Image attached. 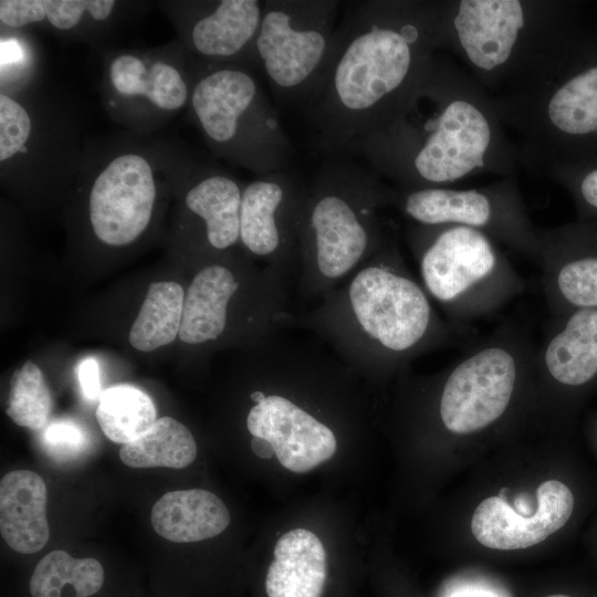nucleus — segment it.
Listing matches in <instances>:
<instances>
[{"instance_id": "obj_26", "label": "nucleus", "mask_w": 597, "mask_h": 597, "mask_svg": "<svg viewBox=\"0 0 597 597\" xmlns=\"http://www.w3.org/2000/svg\"><path fill=\"white\" fill-rule=\"evenodd\" d=\"M155 532L170 542H199L222 533L230 523L224 503L212 492L191 489L165 493L150 514Z\"/></svg>"}, {"instance_id": "obj_2", "label": "nucleus", "mask_w": 597, "mask_h": 597, "mask_svg": "<svg viewBox=\"0 0 597 597\" xmlns=\"http://www.w3.org/2000/svg\"><path fill=\"white\" fill-rule=\"evenodd\" d=\"M440 3L368 0L345 14L325 78L307 105L320 148L348 149L406 101L438 52Z\"/></svg>"}, {"instance_id": "obj_33", "label": "nucleus", "mask_w": 597, "mask_h": 597, "mask_svg": "<svg viewBox=\"0 0 597 597\" xmlns=\"http://www.w3.org/2000/svg\"><path fill=\"white\" fill-rule=\"evenodd\" d=\"M546 178L570 196L577 220H597V165L556 169Z\"/></svg>"}, {"instance_id": "obj_5", "label": "nucleus", "mask_w": 597, "mask_h": 597, "mask_svg": "<svg viewBox=\"0 0 597 597\" xmlns=\"http://www.w3.org/2000/svg\"><path fill=\"white\" fill-rule=\"evenodd\" d=\"M396 188L371 168L331 161L303 185L300 214L297 292L322 298L389 240L379 211L394 207Z\"/></svg>"}, {"instance_id": "obj_13", "label": "nucleus", "mask_w": 597, "mask_h": 597, "mask_svg": "<svg viewBox=\"0 0 597 597\" xmlns=\"http://www.w3.org/2000/svg\"><path fill=\"white\" fill-rule=\"evenodd\" d=\"M190 86V56L177 39L102 53L103 107L112 122L138 137L156 136L187 109Z\"/></svg>"}, {"instance_id": "obj_21", "label": "nucleus", "mask_w": 597, "mask_h": 597, "mask_svg": "<svg viewBox=\"0 0 597 597\" xmlns=\"http://www.w3.org/2000/svg\"><path fill=\"white\" fill-rule=\"evenodd\" d=\"M535 262L551 316L597 310V220L537 229Z\"/></svg>"}, {"instance_id": "obj_23", "label": "nucleus", "mask_w": 597, "mask_h": 597, "mask_svg": "<svg viewBox=\"0 0 597 597\" xmlns=\"http://www.w3.org/2000/svg\"><path fill=\"white\" fill-rule=\"evenodd\" d=\"M535 375L573 406L597 387V310L551 316Z\"/></svg>"}, {"instance_id": "obj_4", "label": "nucleus", "mask_w": 597, "mask_h": 597, "mask_svg": "<svg viewBox=\"0 0 597 597\" xmlns=\"http://www.w3.org/2000/svg\"><path fill=\"white\" fill-rule=\"evenodd\" d=\"M574 0H441L437 46L491 96L532 88L565 60L585 22Z\"/></svg>"}, {"instance_id": "obj_29", "label": "nucleus", "mask_w": 597, "mask_h": 597, "mask_svg": "<svg viewBox=\"0 0 597 597\" xmlns=\"http://www.w3.org/2000/svg\"><path fill=\"white\" fill-rule=\"evenodd\" d=\"M197 443L191 431L171 417H161L132 442L123 444L119 458L130 468L182 469L193 462Z\"/></svg>"}, {"instance_id": "obj_16", "label": "nucleus", "mask_w": 597, "mask_h": 597, "mask_svg": "<svg viewBox=\"0 0 597 597\" xmlns=\"http://www.w3.org/2000/svg\"><path fill=\"white\" fill-rule=\"evenodd\" d=\"M274 335L254 343L253 362L268 387L260 385L249 392L245 427L252 438L273 447L284 468L305 473L335 454L337 438L326 421L282 391L271 344Z\"/></svg>"}, {"instance_id": "obj_27", "label": "nucleus", "mask_w": 597, "mask_h": 597, "mask_svg": "<svg viewBox=\"0 0 597 597\" xmlns=\"http://www.w3.org/2000/svg\"><path fill=\"white\" fill-rule=\"evenodd\" d=\"M107 583L104 565L94 557H73L54 549L30 573L29 597H98Z\"/></svg>"}, {"instance_id": "obj_36", "label": "nucleus", "mask_w": 597, "mask_h": 597, "mask_svg": "<svg viewBox=\"0 0 597 597\" xmlns=\"http://www.w3.org/2000/svg\"><path fill=\"white\" fill-rule=\"evenodd\" d=\"M449 597H500L492 590L479 587H465L453 591Z\"/></svg>"}, {"instance_id": "obj_14", "label": "nucleus", "mask_w": 597, "mask_h": 597, "mask_svg": "<svg viewBox=\"0 0 597 597\" xmlns=\"http://www.w3.org/2000/svg\"><path fill=\"white\" fill-rule=\"evenodd\" d=\"M339 1L268 0L256 38L260 70L284 102L315 97L335 44Z\"/></svg>"}, {"instance_id": "obj_28", "label": "nucleus", "mask_w": 597, "mask_h": 597, "mask_svg": "<svg viewBox=\"0 0 597 597\" xmlns=\"http://www.w3.org/2000/svg\"><path fill=\"white\" fill-rule=\"evenodd\" d=\"M186 292L172 281L153 282L130 327L128 342L137 350L151 352L179 336Z\"/></svg>"}, {"instance_id": "obj_12", "label": "nucleus", "mask_w": 597, "mask_h": 597, "mask_svg": "<svg viewBox=\"0 0 597 597\" xmlns=\"http://www.w3.org/2000/svg\"><path fill=\"white\" fill-rule=\"evenodd\" d=\"M289 291L268 268L227 260L198 269L184 300L179 338L190 346L218 343L233 328L252 342L275 333L289 311Z\"/></svg>"}, {"instance_id": "obj_20", "label": "nucleus", "mask_w": 597, "mask_h": 597, "mask_svg": "<svg viewBox=\"0 0 597 597\" xmlns=\"http://www.w3.org/2000/svg\"><path fill=\"white\" fill-rule=\"evenodd\" d=\"M174 192L196 222V235L209 251L222 253L239 243L242 184L229 171L196 159L170 138Z\"/></svg>"}, {"instance_id": "obj_9", "label": "nucleus", "mask_w": 597, "mask_h": 597, "mask_svg": "<svg viewBox=\"0 0 597 597\" xmlns=\"http://www.w3.org/2000/svg\"><path fill=\"white\" fill-rule=\"evenodd\" d=\"M190 76L186 111L213 156L258 177L286 170L291 142L252 70L190 56Z\"/></svg>"}, {"instance_id": "obj_22", "label": "nucleus", "mask_w": 597, "mask_h": 597, "mask_svg": "<svg viewBox=\"0 0 597 597\" xmlns=\"http://www.w3.org/2000/svg\"><path fill=\"white\" fill-rule=\"evenodd\" d=\"M576 496L559 480H548L536 490V509L528 515L516 512L500 496H490L475 509L471 532L485 547L501 551L534 546L563 528L573 517Z\"/></svg>"}, {"instance_id": "obj_11", "label": "nucleus", "mask_w": 597, "mask_h": 597, "mask_svg": "<svg viewBox=\"0 0 597 597\" xmlns=\"http://www.w3.org/2000/svg\"><path fill=\"white\" fill-rule=\"evenodd\" d=\"M535 352L528 337L511 326L468 348L433 379L443 429L470 436L504 418L524 381L535 376Z\"/></svg>"}, {"instance_id": "obj_25", "label": "nucleus", "mask_w": 597, "mask_h": 597, "mask_svg": "<svg viewBox=\"0 0 597 597\" xmlns=\"http://www.w3.org/2000/svg\"><path fill=\"white\" fill-rule=\"evenodd\" d=\"M265 590L268 597H321L326 579V552L304 528L283 534L274 546Z\"/></svg>"}, {"instance_id": "obj_19", "label": "nucleus", "mask_w": 597, "mask_h": 597, "mask_svg": "<svg viewBox=\"0 0 597 597\" xmlns=\"http://www.w3.org/2000/svg\"><path fill=\"white\" fill-rule=\"evenodd\" d=\"M302 182L287 170L244 185L239 243L252 256L286 274L297 262Z\"/></svg>"}, {"instance_id": "obj_17", "label": "nucleus", "mask_w": 597, "mask_h": 597, "mask_svg": "<svg viewBox=\"0 0 597 597\" xmlns=\"http://www.w3.org/2000/svg\"><path fill=\"white\" fill-rule=\"evenodd\" d=\"M155 4L192 59L260 70L255 43L264 1L165 0Z\"/></svg>"}, {"instance_id": "obj_32", "label": "nucleus", "mask_w": 597, "mask_h": 597, "mask_svg": "<svg viewBox=\"0 0 597 597\" xmlns=\"http://www.w3.org/2000/svg\"><path fill=\"white\" fill-rule=\"evenodd\" d=\"M0 90L23 86L43 73L40 50L28 29L0 25Z\"/></svg>"}, {"instance_id": "obj_6", "label": "nucleus", "mask_w": 597, "mask_h": 597, "mask_svg": "<svg viewBox=\"0 0 597 597\" xmlns=\"http://www.w3.org/2000/svg\"><path fill=\"white\" fill-rule=\"evenodd\" d=\"M492 98L520 168L547 177L561 168L597 165V24H585L544 82Z\"/></svg>"}, {"instance_id": "obj_7", "label": "nucleus", "mask_w": 597, "mask_h": 597, "mask_svg": "<svg viewBox=\"0 0 597 597\" xmlns=\"http://www.w3.org/2000/svg\"><path fill=\"white\" fill-rule=\"evenodd\" d=\"M72 191L96 241L115 249L135 243L153 224L161 196L174 191L170 138L123 129L86 136Z\"/></svg>"}, {"instance_id": "obj_30", "label": "nucleus", "mask_w": 597, "mask_h": 597, "mask_svg": "<svg viewBox=\"0 0 597 597\" xmlns=\"http://www.w3.org/2000/svg\"><path fill=\"white\" fill-rule=\"evenodd\" d=\"M95 416L111 441L126 444L151 428L157 420V410L143 390L117 385L103 391Z\"/></svg>"}, {"instance_id": "obj_37", "label": "nucleus", "mask_w": 597, "mask_h": 597, "mask_svg": "<svg viewBox=\"0 0 597 597\" xmlns=\"http://www.w3.org/2000/svg\"><path fill=\"white\" fill-rule=\"evenodd\" d=\"M251 448L258 457L263 459H270L275 455L273 447L268 441L260 438L253 437L251 439Z\"/></svg>"}, {"instance_id": "obj_8", "label": "nucleus", "mask_w": 597, "mask_h": 597, "mask_svg": "<svg viewBox=\"0 0 597 597\" xmlns=\"http://www.w3.org/2000/svg\"><path fill=\"white\" fill-rule=\"evenodd\" d=\"M85 111L73 91L43 73L0 90V179L12 191H72L86 136Z\"/></svg>"}, {"instance_id": "obj_18", "label": "nucleus", "mask_w": 597, "mask_h": 597, "mask_svg": "<svg viewBox=\"0 0 597 597\" xmlns=\"http://www.w3.org/2000/svg\"><path fill=\"white\" fill-rule=\"evenodd\" d=\"M154 4L118 0H1L0 25L42 29L59 39L105 52Z\"/></svg>"}, {"instance_id": "obj_35", "label": "nucleus", "mask_w": 597, "mask_h": 597, "mask_svg": "<svg viewBox=\"0 0 597 597\" xmlns=\"http://www.w3.org/2000/svg\"><path fill=\"white\" fill-rule=\"evenodd\" d=\"M77 378L83 396L91 401L100 400L103 391L100 380V367L94 358H86L80 363Z\"/></svg>"}, {"instance_id": "obj_1", "label": "nucleus", "mask_w": 597, "mask_h": 597, "mask_svg": "<svg viewBox=\"0 0 597 597\" xmlns=\"http://www.w3.org/2000/svg\"><path fill=\"white\" fill-rule=\"evenodd\" d=\"M348 149L398 189L451 187L520 168L517 148L492 96L449 55L437 52L399 108Z\"/></svg>"}, {"instance_id": "obj_10", "label": "nucleus", "mask_w": 597, "mask_h": 597, "mask_svg": "<svg viewBox=\"0 0 597 597\" xmlns=\"http://www.w3.org/2000/svg\"><path fill=\"white\" fill-rule=\"evenodd\" d=\"M406 237L421 285L454 329L493 314L524 291L499 243L481 231L411 224Z\"/></svg>"}, {"instance_id": "obj_15", "label": "nucleus", "mask_w": 597, "mask_h": 597, "mask_svg": "<svg viewBox=\"0 0 597 597\" xmlns=\"http://www.w3.org/2000/svg\"><path fill=\"white\" fill-rule=\"evenodd\" d=\"M392 208L413 224H453L481 231L535 262L537 228L528 214L516 175L473 188H396Z\"/></svg>"}, {"instance_id": "obj_34", "label": "nucleus", "mask_w": 597, "mask_h": 597, "mask_svg": "<svg viewBox=\"0 0 597 597\" xmlns=\"http://www.w3.org/2000/svg\"><path fill=\"white\" fill-rule=\"evenodd\" d=\"M42 443L53 458L66 460L84 451L87 437L84 429L75 421L54 420L43 428Z\"/></svg>"}, {"instance_id": "obj_3", "label": "nucleus", "mask_w": 597, "mask_h": 597, "mask_svg": "<svg viewBox=\"0 0 597 597\" xmlns=\"http://www.w3.org/2000/svg\"><path fill=\"white\" fill-rule=\"evenodd\" d=\"M313 333L354 373L383 377L448 345L457 332L390 240L286 328Z\"/></svg>"}, {"instance_id": "obj_38", "label": "nucleus", "mask_w": 597, "mask_h": 597, "mask_svg": "<svg viewBox=\"0 0 597 597\" xmlns=\"http://www.w3.org/2000/svg\"><path fill=\"white\" fill-rule=\"evenodd\" d=\"M547 597H574V596L565 595V594H555V595H549Z\"/></svg>"}, {"instance_id": "obj_31", "label": "nucleus", "mask_w": 597, "mask_h": 597, "mask_svg": "<svg viewBox=\"0 0 597 597\" xmlns=\"http://www.w3.org/2000/svg\"><path fill=\"white\" fill-rule=\"evenodd\" d=\"M52 410V397L42 370L27 360L10 380L6 413L18 426L42 430Z\"/></svg>"}, {"instance_id": "obj_39", "label": "nucleus", "mask_w": 597, "mask_h": 597, "mask_svg": "<svg viewBox=\"0 0 597 597\" xmlns=\"http://www.w3.org/2000/svg\"><path fill=\"white\" fill-rule=\"evenodd\" d=\"M595 433H596V442H597V428H596V431H595Z\"/></svg>"}, {"instance_id": "obj_24", "label": "nucleus", "mask_w": 597, "mask_h": 597, "mask_svg": "<svg viewBox=\"0 0 597 597\" xmlns=\"http://www.w3.org/2000/svg\"><path fill=\"white\" fill-rule=\"evenodd\" d=\"M48 490L42 476L30 470H14L0 482V532L14 552L30 555L48 543Z\"/></svg>"}]
</instances>
